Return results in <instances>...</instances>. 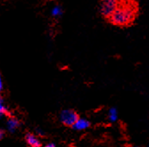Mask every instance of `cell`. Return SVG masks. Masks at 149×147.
I'll use <instances>...</instances> for the list:
<instances>
[{
  "instance_id": "1",
  "label": "cell",
  "mask_w": 149,
  "mask_h": 147,
  "mask_svg": "<svg viewBox=\"0 0 149 147\" xmlns=\"http://www.w3.org/2000/svg\"><path fill=\"white\" fill-rule=\"evenodd\" d=\"M134 18V10L129 5H121L114 11L107 19L111 23L116 26H124L129 24Z\"/></svg>"
},
{
  "instance_id": "2",
  "label": "cell",
  "mask_w": 149,
  "mask_h": 147,
  "mask_svg": "<svg viewBox=\"0 0 149 147\" xmlns=\"http://www.w3.org/2000/svg\"><path fill=\"white\" fill-rule=\"evenodd\" d=\"M79 118L78 113L74 111V110L72 109H66L61 111V113H60L59 119L60 121L66 127H72L74 122H76Z\"/></svg>"
},
{
  "instance_id": "3",
  "label": "cell",
  "mask_w": 149,
  "mask_h": 147,
  "mask_svg": "<svg viewBox=\"0 0 149 147\" xmlns=\"http://www.w3.org/2000/svg\"><path fill=\"white\" fill-rule=\"evenodd\" d=\"M119 4H120L119 0H101L100 2L101 14L104 17L108 18L117 8Z\"/></svg>"
},
{
  "instance_id": "4",
  "label": "cell",
  "mask_w": 149,
  "mask_h": 147,
  "mask_svg": "<svg viewBox=\"0 0 149 147\" xmlns=\"http://www.w3.org/2000/svg\"><path fill=\"white\" fill-rule=\"evenodd\" d=\"M91 127V122L85 119V118H81L79 117L78 120L74 122V124L71 127L74 131L77 132H81V131H84Z\"/></svg>"
},
{
  "instance_id": "5",
  "label": "cell",
  "mask_w": 149,
  "mask_h": 147,
  "mask_svg": "<svg viewBox=\"0 0 149 147\" xmlns=\"http://www.w3.org/2000/svg\"><path fill=\"white\" fill-rule=\"evenodd\" d=\"M25 142L29 147H42V142L39 136L33 133H27L25 135Z\"/></svg>"
},
{
  "instance_id": "6",
  "label": "cell",
  "mask_w": 149,
  "mask_h": 147,
  "mask_svg": "<svg viewBox=\"0 0 149 147\" xmlns=\"http://www.w3.org/2000/svg\"><path fill=\"white\" fill-rule=\"evenodd\" d=\"M20 126H21V122L17 118L13 116L8 117L6 120V129L9 133L11 134L15 133L18 130V128L20 127Z\"/></svg>"
},
{
  "instance_id": "7",
  "label": "cell",
  "mask_w": 149,
  "mask_h": 147,
  "mask_svg": "<svg viewBox=\"0 0 149 147\" xmlns=\"http://www.w3.org/2000/svg\"><path fill=\"white\" fill-rule=\"evenodd\" d=\"M108 120L111 122V123H115L118 120V111H117V109L115 108V107H112L109 109V111H108Z\"/></svg>"
},
{
  "instance_id": "8",
  "label": "cell",
  "mask_w": 149,
  "mask_h": 147,
  "mask_svg": "<svg viewBox=\"0 0 149 147\" xmlns=\"http://www.w3.org/2000/svg\"><path fill=\"white\" fill-rule=\"evenodd\" d=\"M7 113H8L7 112V109L5 106V104H4V102H3L2 97L0 96V119L3 118L6 115H7Z\"/></svg>"
},
{
  "instance_id": "9",
  "label": "cell",
  "mask_w": 149,
  "mask_h": 147,
  "mask_svg": "<svg viewBox=\"0 0 149 147\" xmlns=\"http://www.w3.org/2000/svg\"><path fill=\"white\" fill-rule=\"evenodd\" d=\"M35 135H36L37 136H45V132L43 128L41 127H36L35 129Z\"/></svg>"
},
{
  "instance_id": "10",
  "label": "cell",
  "mask_w": 149,
  "mask_h": 147,
  "mask_svg": "<svg viewBox=\"0 0 149 147\" xmlns=\"http://www.w3.org/2000/svg\"><path fill=\"white\" fill-rule=\"evenodd\" d=\"M42 147H58L57 145H56L54 143H52V142H51V143H45L44 146H42Z\"/></svg>"
},
{
  "instance_id": "11",
  "label": "cell",
  "mask_w": 149,
  "mask_h": 147,
  "mask_svg": "<svg viewBox=\"0 0 149 147\" xmlns=\"http://www.w3.org/2000/svg\"><path fill=\"white\" fill-rule=\"evenodd\" d=\"M6 136V131L4 129H2V128H0V141H1Z\"/></svg>"
},
{
  "instance_id": "12",
  "label": "cell",
  "mask_w": 149,
  "mask_h": 147,
  "mask_svg": "<svg viewBox=\"0 0 149 147\" xmlns=\"http://www.w3.org/2000/svg\"><path fill=\"white\" fill-rule=\"evenodd\" d=\"M3 89V84H2V80L1 79H0V91H1Z\"/></svg>"
},
{
  "instance_id": "13",
  "label": "cell",
  "mask_w": 149,
  "mask_h": 147,
  "mask_svg": "<svg viewBox=\"0 0 149 147\" xmlns=\"http://www.w3.org/2000/svg\"><path fill=\"white\" fill-rule=\"evenodd\" d=\"M145 147H149V143H147V144H146V145Z\"/></svg>"
}]
</instances>
